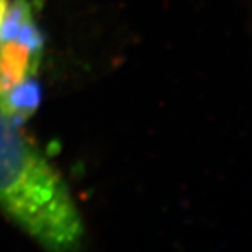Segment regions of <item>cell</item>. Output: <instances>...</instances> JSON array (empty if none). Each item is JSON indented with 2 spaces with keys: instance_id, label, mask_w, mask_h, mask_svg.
Masks as SVG:
<instances>
[{
  "instance_id": "cell-1",
  "label": "cell",
  "mask_w": 252,
  "mask_h": 252,
  "mask_svg": "<svg viewBox=\"0 0 252 252\" xmlns=\"http://www.w3.org/2000/svg\"><path fill=\"white\" fill-rule=\"evenodd\" d=\"M0 213L44 252H82L85 246V222L64 176L2 111Z\"/></svg>"
},
{
  "instance_id": "cell-2",
  "label": "cell",
  "mask_w": 252,
  "mask_h": 252,
  "mask_svg": "<svg viewBox=\"0 0 252 252\" xmlns=\"http://www.w3.org/2000/svg\"><path fill=\"white\" fill-rule=\"evenodd\" d=\"M8 9H9V0H0V29L3 26Z\"/></svg>"
}]
</instances>
